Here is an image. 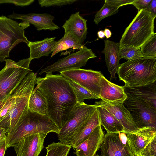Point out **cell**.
Returning a JSON list of instances; mask_svg holds the SVG:
<instances>
[{
    "mask_svg": "<svg viewBox=\"0 0 156 156\" xmlns=\"http://www.w3.org/2000/svg\"><path fill=\"white\" fill-rule=\"evenodd\" d=\"M87 21L80 15L79 12L72 14L62 27L64 34L70 33L80 44H82L87 34Z\"/></svg>",
    "mask_w": 156,
    "mask_h": 156,
    "instance_id": "obj_20",
    "label": "cell"
},
{
    "mask_svg": "<svg viewBox=\"0 0 156 156\" xmlns=\"http://www.w3.org/2000/svg\"><path fill=\"white\" fill-rule=\"evenodd\" d=\"M59 129L46 115L29 111L14 128L6 135L7 148L13 147L24 136L53 132Z\"/></svg>",
    "mask_w": 156,
    "mask_h": 156,
    "instance_id": "obj_3",
    "label": "cell"
},
{
    "mask_svg": "<svg viewBox=\"0 0 156 156\" xmlns=\"http://www.w3.org/2000/svg\"><path fill=\"white\" fill-rule=\"evenodd\" d=\"M147 11L154 16H156V0H151L150 2Z\"/></svg>",
    "mask_w": 156,
    "mask_h": 156,
    "instance_id": "obj_38",
    "label": "cell"
},
{
    "mask_svg": "<svg viewBox=\"0 0 156 156\" xmlns=\"http://www.w3.org/2000/svg\"><path fill=\"white\" fill-rule=\"evenodd\" d=\"M97 108L95 105L77 103L70 112L68 120L59 130L60 142L70 144L76 131L92 115Z\"/></svg>",
    "mask_w": 156,
    "mask_h": 156,
    "instance_id": "obj_8",
    "label": "cell"
},
{
    "mask_svg": "<svg viewBox=\"0 0 156 156\" xmlns=\"http://www.w3.org/2000/svg\"><path fill=\"white\" fill-rule=\"evenodd\" d=\"M107 3L118 8L122 6L132 4L134 0H105Z\"/></svg>",
    "mask_w": 156,
    "mask_h": 156,
    "instance_id": "obj_36",
    "label": "cell"
},
{
    "mask_svg": "<svg viewBox=\"0 0 156 156\" xmlns=\"http://www.w3.org/2000/svg\"><path fill=\"white\" fill-rule=\"evenodd\" d=\"M28 108L31 112L48 117V106L46 100L41 92L36 88L30 96Z\"/></svg>",
    "mask_w": 156,
    "mask_h": 156,
    "instance_id": "obj_25",
    "label": "cell"
},
{
    "mask_svg": "<svg viewBox=\"0 0 156 156\" xmlns=\"http://www.w3.org/2000/svg\"><path fill=\"white\" fill-rule=\"evenodd\" d=\"M99 98L102 101L111 104L123 102L127 98L123 86L114 84L107 79L103 75L100 82Z\"/></svg>",
    "mask_w": 156,
    "mask_h": 156,
    "instance_id": "obj_17",
    "label": "cell"
},
{
    "mask_svg": "<svg viewBox=\"0 0 156 156\" xmlns=\"http://www.w3.org/2000/svg\"><path fill=\"white\" fill-rule=\"evenodd\" d=\"M127 96L123 103L127 106V109L132 112L131 114L136 128L156 127V109L135 98Z\"/></svg>",
    "mask_w": 156,
    "mask_h": 156,
    "instance_id": "obj_10",
    "label": "cell"
},
{
    "mask_svg": "<svg viewBox=\"0 0 156 156\" xmlns=\"http://www.w3.org/2000/svg\"><path fill=\"white\" fill-rule=\"evenodd\" d=\"M98 35L100 39L104 38L105 37L104 31L102 30L99 31L98 32Z\"/></svg>",
    "mask_w": 156,
    "mask_h": 156,
    "instance_id": "obj_42",
    "label": "cell"
},
{
    "mask_svg": "<svg viewBox=\"0 0 156 156\" xmlns=\"http://www.w3.org/2000/svg\"><path fill=\"white\" fill-rule=\"evenodd\" d=\"M71 147L69 144L61 142H53L46 147V156H67Z\"/></svg>",
    "mask_w": 156,
    "mask_h": 156,
    "instance_id": "obj_28",
    "label": "cell"
},
{
    "mask_svg": "<svg viewBox=\"0 0 156 156\" xmlns=\"http://www.w3.org/2000/svg\"><path fill=\"white\" fill-rule=\"evenodd\" d=\"M36 75L30 72L21 81L22 87L15 105L6 114L0 118V128L4 129L7 134L11 131L27 113L30 95L34 90Z\"/></svg>",
    "mask_w": 156,
    "mask_h": 156,
    "instance_id": "obj_5",
    "label": "cell"
},
{
    "mask_svg": "<svg viewBox=\"0 0 156 156\" xmlns=\"http://www.w3.org/2000/svg\"><path fill=\"white\" fill-rule=\"evenodd\" d=\"M101 125L98 126L86 139L74 148L76 156H95L104 136Z\"/></svg>",
    "mask_w": 156,
    "mask_h": 156,
    "instance_id": "obj_18",
    "label": "cell"
},
{
    "mask_svg": "<svg viewBox=\"0 0 156 156\" xmlns=\"http://www.w3.org/2000/svg\"><path fill=\"white\" fill-rule=\"evenodd\" d=\"M7 148L6 136L0 141V156H4Z\"/></svg>",
    "mask_w": 156,
    "mask_h": 156,
    "instance_id": "obj_37",
    "label": "cell"
},
{
    "mask_svg": "<svg viewBox=\"0 0 156 156\" xmlns=\"http://www.w3.org/2000/svg\"><path fill=\"white\" fill-rule=\"evenodd\" d=\"M100 148L101 156H135L124 133H107L104 135Z\"/></svg>",
    "mask_w": 156,
    "mask_h": 156,
    "instance_id": "obj_12",
    "label": "cell"
},
{
    "mask_svg": "<svg viewBox=\"0 0 156 156\" xmlns=\"http://www.w3.org/2000/svg\"><path fill=\"white\" fill-rule=\"evenodd\" d=\"M31 60L29 57L16 62L6 59V65L0 71V100L9 96L26 76L32 71L29 68Z\"/></svg>",
    "mask_w": 156,
    "mask_h": 156,
    "instance_id": "obj_7",
    "label": "cell"
},
{
    "mask_svg": "<svg viewBox=\"0 0 156 156\" xmlns=\"http://www.w3.org/2000/svg\"><path fill=\"white\" fill-rule=\"evenodd\" d=\"M154 16L146 9L141 10L126 29L120 41L119 49L140 48L155 33Z\"/></svg>",
    "mask_w": 156,
    "mask_h": 156,
    "instance_id": "obj_4",
    "label": "cell"
},
{
    "mask_svg": "<svg viewBox=\"0 0 156 156\" xmlns=\"http://www.w3.org/2000/svg\"><path fill=\"white\" fill-rule=\"evenodd\" d=\"M100 122L107 133H125L124 127L117 119L108 110L101 107H97Z\"/></svg>",
    "mask_w": 156,
    "mask_h": 156,
    "instance_id": "obj_24",
    "label": "cell"
},
{
    "mask_svg": "<svg viewBox=\"0 0 156 156\" xmlns=\"http://www.w3.org/2000/svg\"><path fill=\"white\" fill-rule=\"evenodd\" d=\"M35 84L46 100L48 117L59 130L77 103L69 80L61 74L48 73L44 77L36 78Z\"/></svg>",
    "mask_w": 156,
    "mask_h": 156,
    "instance_id": "obj_1",
    "label": "cell"
},
{
    "mask_svg": "<svg viewBox=\"0 0 156 156\" xmlns=\"http://www.w3.org/2000/svg\"><path fill=\"white\" fill-rule=\"evenodd\" d=\"M151 0H134L132 4L137 9L138 12L142 9H148Z\"/></svg>",
    "mask_w": 156,
    "mask_h": 156,
    "instance_id": "obj_35",
    "label": "cell"
},
{
    "mask_svg": "<svg viewBox=\"0 0 156 156\" xmlns=\"http://www.w3.org/2000/svg\"><path fill=\"white\" fill-rule=\"evenodd\" d=\"M34 1V0H0V4L12 3L17 6H24L30 5Z\"/></svg>",
    "mask_w": 156,
    "mask_h": 156,
    "instance_id": "obj_34",
    "label": "cell"
},
{
    "mask_svg": "<svg viewBox=\"0 0 156 156\" xmlns=\"http://www.w3.org/2000/svg\"><path fill=\"white\" fill-rule=\"evenodd\" d=\"M104 32L105 34V36L106 37L107 39H108L111 37L112 35V33L110 30L108 28H105V29Z\"/></svg>",
    "mask_w": 156,
    "mask_h": 156,
    "instance_id": "obj_41",
    "label": "cell"
},
{
    "mask_svg": "<svg viewBox=\"0 0 156 156\" xmlns=\"http://www.w3.org/2000/svg\"><path fill=\"white\" fill-rule=\"evenodd\" d=\"M84 46L80 44L69 33L64 34L63 37L56 42L54 46L51 58L57 53L71 48L79 49L82 48Z\"/></svg>",
    "mask_w": 156,
    "mask_h": 156,
    "instance_id": "obj_26",
    "label": "cell"
},
{
    "mask_svg": "<svg viewBox=\"0 0 156 156\" xmlns=\"http://www.w3.org/2000/svg\"><path fill=\"white\" fill-rule=\"evenodd\" d=\"M38 3L41 7L54 6H61L70 5L77 1L76 0H39Z\"/></svg>",
    "mask_w": 156,
    "mask_h": 156,
    "instance_id": "obj_33",
    "label": "cell"
},
{
    "mask_svg": "<svg viewBox=\"0 0 156 156\" xmlns=\"http://www.w3.org/2000/svg\"><path fill=\"white\" fill-rule=\"evenodd\" d=\"M119 54L121 58L131 60L143 57L140 48L126 47L119 49Z\"/></svg>",
    "mask_w": 156,
    "mask_h": 156,
    "instance_id": "obj_31",
    "label": "cell"
},
{
    "mask_svg": "<svg viewBox=\"0 0 156 156\" xmlns=\"http://www.w3.org/2000/svg\"><path fill=\"white\" fill-rule=\"evenodd\" d=\"M7 133L5 129L0 128V141L6 136Z\"/></svg>",
    "mask_w": 156,
    "mask_h": 156,
    "instance_id": "obj_39",
    "label": "cell"
},
{
    "mask_svg": "<svg viewBox=\"0 0 156 156\" xmlns=\"http://www.w3.org/2000/svg\"><path fill=\"white\" fill-rule=\"evenodd\" d=\"M137 156H156V136L146 146Z\"/></svg>",
    "mask_w": 156,
    "mask_h": 156,
    "instance_id": "obj_32",
    "label": "cell"
},
{
    "mask_svg": "<svg viewBox=\"0 0 156 156\" xmlns=\"http://www.w3.org/2000/svg\"><path fill=\"white\" fill-rule=\"evenodd\" d=\"M118 8L107 3L105 1L102 8L96 13L94 21L96 24L104 19L115 14L118 12Z\"/></svg>",
    "mask_w": 156,
    "mask_h": 156,
    "instance_id": "obj_30",
    "label": "cell"
},
{
    "mask_svg": "<svg viewBox=\"0 0 156 156\" xmlns=\"http://www.w3.org/2000/svg\"><path fill=\"white\" fill-rule=\"evenodd\" d=\"M117 74L124 86H145L156 81V58L142 57L119 64Z\"/></svg>",
    "mask_w": 156,
    "mask_h": 156,
    "instance_id": "obj_2",
    "label": "cell"
},
{
    "mask_svg": "<svg viewBox=\"0 0 156 156\" xmlns=\"http://www.w3.org/2000/svg\"><path fill=\"white\" fill-rule=\"evenodd\" d=\"M99 125L101 124L97 108L91 116L76 131L70 144L71 147L74 149L83 142Z\"/></svg>",
    "mask_w": 156,
    "mask_h": 156,
    "instance_id": "obj_22",
    "label": "cell"
},
{
    "mask_svg": "<svg viewBox=\"0 0 156 156\" xmlns=\"http://www.w3.org/2000/svg\"><path fill=\"white\" fill-rule=\"evenodd\" d=\"M55 37L47 38L34 42L30 41L27 45L30 48L29 58L32 59L38 58L43 56H48L53 51L56 42Z\"/></svg>",
    "mask_w": 156,
    "mask_h": 156,
    "instance_id": "obj_23",
    "label": "cell"
},
{
    "mask_svg": "<svg viewBox=\"0 0 156 156\" xmlns=\"http://www.w3.org/2000/svg\"><path fill=\"white\" fill-rule=\"evenodd\" d=\"M9 95L3 99L0 100V113Z\"/></svg>",
    "mask_w": 156,
    "mask_h": 156,
    "instance_id": "obj_40",
    "label": "cell"
},
{
    "mask_svg": "<svg viewBox=\"0 0 156 156\" xmlns=\"http://www.w3.org/2000/svg\"><path fill=\"white\" fill-rule=\"evenodd\" d=\"M140 51L143 57L156 58V33L147 40L141 47Z\"/></svg>",
    "mask_w": 156,
    "mask_h": 156,
    "instance_id": "obj_29",
    "label": "cell"
},
{
    "mask_svg": "<svg viewBox=\"0 0 156 156\" xmlns=\"http://www.w3.org/2000/svg\"><path fill=\"white\" fill-rule=\"evenodd\" d=\"M69 83L75 94L77 103H82L85 99H100L97 95L91 93L75 82L69 80Z\"/></svg>",
    "mask_w": 156,
    "mask_h": 156,
    "instance_id": "obj_27",
    "label": "cell"
},
{
    "mask_svg": "<svg viewBox=\"0 0 156 156\" xmlns=\"http://www.w3.org/2000/svg\"><path fill=\"white\" fill-rule=\"evenodd\" d=\"M97 56L92 50L84 46L78 51L69 54L58 60L52 64L42 69L39 73L61 72L63 71L80 69L85 66L88 60Z\"/></svg>",
    "mask_w": 156,
    "mask_h": 156,
    "instance_id": "obj_9",
    "label": "cell"
},
{
    "mask_svg": "<svg viewBox=\"0 0 156 156\" xmlns=\"http://www.w3.org/2000/svg\"><path fill=\"white\" fill-rule=\"evenodd\" d=\"M8 17L10 19H20L24 22L31 24L35 26L38 31L42 30L52 31L60 28L53 22L54 17L46 13L18 14L13 13Z\"/></svg>",
    "mask_w": 156,
    "mask_h": 156,
    "instance_id": "obj_16",
    "label": "cell"
},
{
    "mask_svg": "<svg viewBox=\"0 0 156 156\" xmlns=\"http://www.w3.org/2000/svg\"><path fill=\"white\" fill-rule=\"evenodd\" d=\"M60 73L68 79L75 82L99 98L100 80L103 75L101 72L80 68Z\"/></svg>",
    "mask_w": 156,
    "mask_h": 156,
    "instance_id": "obj_11",
    "label": "cell"
},
{
    "mask_svg": "<svg viewBox=\"0 0 156 156\" xmlns=\"http://www.w3.org/2000/svg\"><path fill=\"white\" fill-rule=\"evenodd\" d=\"M127 95L156 109V81L148 85L133 87L123 86Z\"/></svg>",
    "mask_w": 156,
    "mask_h": 156,
    "instance_id": "obj_19",
    "label": "cell"
},
{
    "mask_svg": "<svg viewBox=\"0 0 156 156\" xmlns=\"http://www.w3.org/2000/svg\"><path fill=\"white\" fill-rule=\"evenodd\" d=\"M97 107H101L108 110L121 124L124 128L125 133L134 131L137 128L133 121L131 112L125 107L123 102L111 104L102 100L96 102Z\"/></svg>",
    "mask_w": 156,
    "mask_h": 156,
    "instance_id": "obj_14",
    "label": "cell"
},
{
    "mask_svg": "<svg viewBox=\"0 0 156 156\" xmlns=\"http://www.w3.org/2000/svg\"><path fill=\"white\" fill-rule=\"evenodd\" d=\"M29 26L28 23H18L6 16H0V61L9 57L11 50L19 43L29 44L24 30Z\"/></svg>",
    "mask_w": 156,
    "mask_h": 156,
    "instance_id": "obj_6",
    "label": "cell"
},
{
    "mask_svg": "<svg viewBox=\"0 0 156 156\" xmlns=\"http://www.w3.org/2000/svg\"><path fill=\"white\" fill-rule=\"evenodd\" d=\"M104 48L102 52L105 55V62L110 74V80L116 79L115 74L121 58L119 54V44L111 41L104 40Z\"/></svg>",
    "mask_w": 156,
    "mask_h": 156,
    "instance_id": "obj_21",
    "label": "cell"
},
{
    "mask_svg": "<svg viewBox=\"0 0 156 156\" xmlns=\"http://www.w3.org/2000/svg\"><path fill=\"white\" fill-rule=\"evenodd\" d=\"M47 134L26 135L13 147L17 156H39L44 148V142Z\"/></svg>",
    "mask_w": 156,
    "mask_h": 156,
    "instance_id": "obj_13",
    "label": "cell"
},
{
    "mask_svg": "<svg viewBox=\"0 0 156 156\" xmlns=\"http://www.w3.org/2000/svg\"><path fill=\"white\" fill-rule=\"evenodd\" d=\"M95 156H101V155H99L98 154H97L96 155H95Z\"/></svg>",
    "mask_w": 156,
    "mask_h": 156,
    "instance_id": "obj_43",
    "label": "cell"
},
{
    "mask_svg": "<svg viewBox=\"0 0 156 156\" xmlns=\"http://www.w3.org/2000/svg\"><path fill=\"white\" fill-rule=\"evenodd\" d=\"M129 146L135 156L156 136V127L148 126L138 128L134 131L126 133Z\"/></svg>",
    "mask_w": 156,
    "mask_h": 156,
    "instance_id": "obj_15",
    "label": "cell"
}]
</instances>
